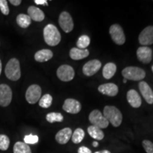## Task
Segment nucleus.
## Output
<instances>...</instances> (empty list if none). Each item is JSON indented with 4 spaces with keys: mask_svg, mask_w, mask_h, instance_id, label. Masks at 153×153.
<instances>
[{
    "mask_svg": "<svg viewBox=\"0 0 153 153\" xmlns=\"http://www.w3.org/2000/svg\"><path fill=\"white\" fill-rule=\"evenodd\" d=\"M44 41L50 46H56L61 41V35L57 27L53 24H48L43 29Z\"/></svg>",
    "mask_w": 153,
    "mask_h": 153,
    "instance_id": "f257e3e1",
    "label": "nucleus"
},
{
    "mask_svg": "<svg viewBox=\"0 0 153 153\" xmlns=\"http://www.w3.org/2000/svg\"><path fill=\"white\" fill-rule=\"evenodd\" d=\"M104 116L108 123L114 127H118L122 123L123 116L119 109L114 106H106L104 108Z\"/></svg>",
    "mask_w": 153,
    "mask_h": 153,
    "instance_id": "f03ea898",
    "label": "nucleus"
},
{
    "mask_svg": "<svg viewBox=\"0 0 153 153\" xmlns=\"http://www.w3.org/2000/svg\"><path fill=\"white\" fill-rule=\"evenodd\" d=\"M5 74L11 81H17L20 79L22 75L20 63L16 58H11L7 62L5 68Z\"/></svg>",
    "mask_w": 153,
    "mask_h": 153,
    "instance_id": "7ed1b4c3",
    "label": "nucleus"
},
{
    "mask_svg": "<svg viewBox=\"0 0 153 153\" xmlns=\"http://www.w3.org/2000/svg\"><path fill=\"white\" fill-rule=\"evenodd\" d=\"M122 74L124 79L133 80V81H140L145 77V72L142 68L138 67H127L122 71Z\"/></svg>",
    "mask_w": 153,
    "mask_h": 153,
    "instance_id": "20e7f679",
    "label": "nucleus"
},
{
    "mask_svg": "<svg viewBox=\"0 0 153 153\" xmlns=\"http://www.w3.org/2000/svg\"><path fill=\"white\" fill-rule=\"evenodd\" d=\"M89 120L92 126L98 127L100 129L106 128L109 124L104 115L101 114L100 111L97 109L94 110L90 113L89 116Z\"/></svg>",
    "mask_w": 153,
    "mask_h": 153,
    "instance_id": "39448f33",
    "label": "nucleus"
},
{
    "mask_svg": "<svg viewBox=\"0 0 153 153\" xmlns=\"http://www.w3.org/2000/svg\"><path fill=\"white\" fill-rule=\"evenodd\" d=\"M109 33L113 41L117 45H123L126 42V36L121 26L118 24H113L109 28Z\"/></svg>",
    "mask_w": 153,
    "mask_h": 153,
    "instance_id": "423d86ee",
    "label": "nucleus"
},
{
    "mask_svg": "<svg viewBox=\"0 0 153 153\" xmlns=\"http://www.w3.org/2000/svg\"><path fill=\"white\" fill-rule=\"evenodd\" d=\"M41 88L38 85H32L28 88L26 92V99L30 104H34L40 100L41 97Z\"/></svg>",
    "mask_w": 153,
    "mask_h": 153,
    "instance_id": "0eeeda50",
    "label": "nucleus"
},
{
    "mask_svg": "<svg viewBox=\"0 0 153 153\" xmlns=\"http://www.w3.org/2000/svg\"><path fill=\"white\" fill-rule=\"evenodd\" d=\"M74 70L72 67L68 65H62L57 70V77L62 82H70L74 79Z\"/></svg>",
    "mask_w": 153,
    "mask_h": 153,
    "instance_id": "6e6552de",
    "label": "nucleus"
},
{
    "mask_svg": "<svg viewBox=\"0 0 153 153\" xmlns=\"http://www.w3.org/2000/svg\"><path fill=\"white\" fill-rule=\"evenodd\" d=\"M60 28L65 33H70L74 28V23L71 15L67 11H63L60 14L58 19Z\"/></svg>",
    "mask_w": 153,
    "mask_h": 153,
    "instance_id": "1a4fd4ad",
    "label": "nucleus"
},
{
    "mask_svg": "<svg viewBox=\"0 0 153 153\" xmlns=\"http://www.w3.org/2000/svg\"><path fill=\"white\" fill-rule=\"evenodd\" d=\"M12 100V91L9 85H0V106H8Z\"/></svg>",
    "mask_w": 153,
    "mask_h": 153,
    "instance_id": "9d476101",
    "label": "nucleus"
},
{
    "mask_svg": "<svg viewBox=\"0 0 153 153\" xmlns=\"http://www.w3.org/2000/svg\"><path fill=\"white\" fill-rule=\"evenodd\" d=\"M138 41L143 46L153 44V26H147L141 31L139 35Z\"/></svg>",
    "mask_w": 153,
    "mask_h": 153,
    "instance_id": "9b49d317",
    "label": "nucleus"
},
{
    "mask_svg": "<svg viewBox=\"0 0 153 153\" xmlns=\"http://www.w3.org/2000/svg\"><path fill=\"white\" fill-rule=\"evenodd\" d=\"M101 62L98 60H92L87 62L82 68V72L85 75L91 76L97 73L100 70Z\"/></svg>",
    "mask_w": 153,
    "mask_h": 153,
    "instance_id": "f8f14e48",
    "label": "nucleus"
},
{
    "mask_svg": "<svg viewBox=\"0 0 153 153\" xmlns=\"http://www.w3.org/2000/svg\"><path fill=\"white\" fill-rule=\"evenodd\" d=\"M63 110L72 114H78L82 108L79 101L74 99H67L62 105Z\"/></svg>",
    "mask_w": 153,
    "mask_h": 153,
    "instance_id": "ddd939ff",
    "label": "nucleus"
},
{
    "mask_svg": "<svg viewBox=\"0 0 153 153\" xmlns=\"http://www.w3.org/2000/svg\"><path fill=\"white\" fill-rule=\"evenodd\" d=\"M136 55L139 61L144 64H148L152 60V51L148 46H141L137 48Z\"/></svg>",
    "mask_w": 153,
    "mask_h": 153,
    "instance_id": "4468645a",
    "label": "nucleus"
},
{
    "mask_svg": "<svg viewBox=\"0 0 153 153\" xmlns=\"http://www.w3.org/2000/svg\"><path fill=\"white\" fill-rule=\"evenodd\" d=\"M139 89L141 94L149 104H153V91L147 82H140L139 83Z\"/></svg>",
    "mask_w": 153,
    "mask_h": 153,
    "instance_id": "2eb2a0df",
    "label": "nucleus"
},
{
    "mask_svg": "<svg viewBox=\"0 0 153 153\" xmlns=\"http://www.w3.org/2000/svg\"><path fill=\"white\" fill-rule=\"evenodd\" d=\"M98 90L102 94L109 96V97H115L118 92V87L114 83H107L99 86Z\"/></svg>",
    "mask_w": 153,
    "mask_h": 153,
    "instance_id": "dca6fc26",
    "label": "nucleus"
},
{
    "mask_svg": "<svg viewBox=\"0 0 153 153\" xmlns=\"http://www.w3.org/2000/svg\"><path fill=\"white\" fill-rule=\"evenodd\" d=\"M72 131L70 128H65L60 131H58L55 135V140L59 144L65 145L68 143L70 139L72 137Z\"/></svg>",
    "mask_w": 153,
    "mask_h": 153,
    "instance_id": "f3484780",
    "label": "nucleus"
},
{
    "mask_svg": "<svg viewBox=\"0 0 153 153\" xmlns=\"http://www.w3.org/2000/svg\"><path fill=\"white\" fill-rule=\"evenodd\" d=\"M127 100L129 104L133 108H139L142 104L140 96L135 89H131L127 93Z\"/></svg>",
    "mask_w": 153,
    "mask_h": 153,
    "instance_id": "a211bd4d",
    "label": "nucleus"
},
{
    "mask_svg": "<svg viewBox=\"0 0 153 153\" xmlns=\"http://www.w3.org/2000/svg\"><path fill=\"white\" fill-rule=\"evenodd\" d=\"M27 11L28 16L31 19V20L35 21V22H42L45 19V14L43 11L34 6H30L28 7Z\"/></svg>",
    "mask_w": 153,
    "mask_h": 153,
    "instance_id": "6ab92c4d",
    "label": "nucleus"
},
{
    "mask_svg": "<svg viewBox=\"0 0 153 153\" xmlns=\"http://www.w3.org/2000/svg\"><path fill=\"white\" fill-rule=\"evenodd\" d=\"M53 57V53L51 50L48 49H43L41 51H38L34 55V58L37 62H46L51 60Z\"/></svg>",
    "mask_w": 153,
    "mask_h": 153,
    "instance_id": "aec40b11",
    "label": "nucleus"
},
{
    "mask_svg": "<svg viewBox=\"0 0 153 153\" xmlns=\"http://www.w3.org/2000/svg\"><path fill=\"white\" fill-rule=\"evenodd\" d=\"M89 52L87 49H79L73 48L70 51V57L72 60H79L89 56Z\"/></svg>",
    "mask_w": 153,
    "mask_h": 153,
    "instance_id": "412c9836",
    "label": "nucleus"
},
{
    "mask_svg": "<svg viewBox=\"0 0 153 153\" xmlns=\"http://www.w3.org/2000/svg\"><path fill=\"white\" fill-rule=\"evenodd\" d=\"M116 72V65L113 62H108L106 64L103 68L102 74L105 79H109L112 78Z\"/></svg>",
    "mask_w": 153,
    "mask_h": 153,
    "instance_id": "4be33fe9",
    "label": "nucleus"
},
{
    "mask_svg": "<svg viewBox=\"0 0 153 153\" xmlns=\"http://www.w3.org/2000/svg\"><path fill=\"white\" fill-rule=\"evenodd\" d=\"M87 131L88 133L89 134V135L94 139L98 140H101L102 139H104V132L102 131V130L98 127H96V126L91 125L88 127Z\"/></svg>",
    "mask_w": 153,
    "mask_h": 153,
    "instance_id": "5701e85b",
    "label": "nucleus"
},
{
    "mask_svg": "<svg viewBox=\"0 0 153 153\" xmlns=\"http://www.w3.org/2000/svg\"><path fill=\"white\" fill-rule=\"evenodd\" d=\"M16 23L20 27L26 28L31 24V19L27 14H20L16 17Z\"/></svg>",
    "mask_w": 153,
    "mask_h": 153,
    "instance_id": "b1692460",
    "label": "nucleus"
},
{
    "mask_svg": "<svg viewBox=\"0 0 153 153\" xmlns=\"http://www.w3.org/2000/svg\"><path fill=\"white\" fill-rule=\"evenodd\" d=\"M14 153H32L29 145L23 142H16L14 145Z\"/></svg>",
    "mask_w": 153,
    "mask_h": 153,
    "instance_id": "393cba45",
    "label": "nucleus"
},
{
    "mask_svg": "<svg viewBox=\"0 0 153 153\" xmlns=\"http://www.w3.org/2000/svg\"><path fill=\"white\" fill-rule=\"evenodd\" d=\"M85 131L82 128H76L72 135V140L75 144L80 143L85 137Z\"/></svg>",
    "mask_w": 153,
    "mask_h": 153,
    "instance_id": "a878e982",
    "label": "nucleus"
},
{
    "mask_svg": "<svg viewBox=\"0 0 153 153\" xmlns=\"http://www.w3.org/2000/svg\"><path fill=\"white\" fill-rule=\"evenodd\" d=\"M53 102V97L51 94H46L43 95L39 100V106L44 108H48L51 106Z\"/></svg>",
    "mask_w": 153,
    "mask_h": 153,
    "instance_id": "bb28decb",
    "label": "nucleus"
},
{
    "mask_svg": "<svg viewBox=\"0 0 153 153\" xmlns=\"http://www.w3.org/2000/svg\"><path fill=\"white\" fill-rule=\"evenodd\" d=\"M64 118L60 113L51 112L46 115V120L49 123H53L55 122H62Z\"/></svg>",
    "mask_w": 153,
    "mask_h": 153,
    "instance_id": "cd10ccee",
    "label": "nucleus"
},
{
    "mask_svg": "<svg viewBox=\"0 0 153 153\" xmlns=\"http://www.w3.org/2000/svg\"><path fill=\"white\" fill-rule=\"evenodd\" d=\"M90 44V38L87 35L81 36L76 42V46L79 49H86Z\"/></svg>",
    "mask_w": 153,
    "mask_h": 153,
    "instance_id": "c85d7f7f",
    "label": "nucleus"
},
{
    "mask_svg": "<svg viewBox=\"0 0 153 153\" xmlns=\"http://www.w3.org/2000/svg\"><path fill=\"white\" fill-rule=\"evenodd\" d=\"M9 144H10V140L9 137L4 134H0V150L2 151L7 150Z\"/></svg>",
    "mask_w": 153,
    "mask_h": 153,
    "instance_id": "c756f323",
    "label": "nucleus"
},
{
    "mask_svg": "<svg viewBox=\"0 0 153 153\" xmlns=\"http://www.w3.org/2000/svg\"><path fill=\"white\" fill-rule=\"evenodd\" d=\"M24 143L26 144H36L38 142V137L37 135H27L24 137Z\"/></svg>",
    "mask_w": 153,
    "mask_h": 153,
    "instance_id": "7c9ffc66",
    "label": "nucleus"
},
{
    "mask_svg": "<svg viewBox=\"0 0 153 153\" xmlns=\"http://www.w3.org/2000/svg\"><path fill=\"white\" fill-rule=\"evenodd\" d=\"M0 10L4 15H9V8L7 0H0Z\"/></svg>",
    "mask_w": 153,
    "mask_h": 153,
    "instance_id": "2f4dec72",
    "label": "nucleus"
},
{
    "mask_svg": "<svg viewBox=\"0 0 153 153\" xmlns=\"http://www.w3.org/2000/svg\"><path fill=\"white\" fill-rule=\"evenodd\" d=\"M143 146L147 153H153V143L148 140L143 141Z\"/></svg>",
    "mask_w": 153,
    "mask_h": 153,
    "instance_id": "473e14b6",
    "label": "nucleus"
},
{
    "mask_svg": "<svg viewBox=\"0 0 153 153\" xmlns=\"http://www.w3.org/2000/svg\"><path fill=\"white\" fill-rule=\"evenodd\" d=\"M78 153H91V151L89 150V148H87L85 146L80 147V148L78 149Z\"/></svg>",
    "mask_w": 153,
    "mask_h": 153,
    "instance_id": "72a5a7b5",
    "label": "nucleus"
},
{
    "mask_svg": "<svg viewBox=\"0 0 153 153\" xmlns=\"http://www.w3.org/2000/svg\"><path fill=\"white\" fill-rule=\"evenodd\" d=\"M34 1H35V3L38 5H40V4L46 5V6L48 5V1L46 0H35Z\"/></svg>",
    "mask_w": 153,
    "mask_h": 153,
    "instance_id": "f704fd0d",
    "label": "nucleus"
},
{
    "mask_svg": "<svg viewBox=\"0 0 153 153\" xmlns=\"http://www.w3.org/2000/svg\"><path fill=\"white\" fill-rule=\"evenodd\" d=\"M9 2H10L12 5L17 7V6L20 5L21 4H22V0H10V1H9Z\"/></svg>",
    "mask_w": 153,
    "mask_h": 153,
    "instance_id": "c9c22d12",
    "label": "nucleus"
},
{
    "mask_svg": "<svg viewBox=\"0 0 153 153\" xmlns=\"http://www.w3.org/2000/svg\"><path fill=\"white\" fill-rule=\"evenodd\" d=\"M94 153H111L108 150H101L99 151V152H96Z\"/></svg>",
    "mask_w": 153,
    "mask_h": 153,
    "instance_id": "e433bc0d",
    "label": "nucleus"
},
{
    "mask_svg": "<svg viewBox=\"0 0 153 153\" xmlns=\"http://www.w3.org/2000/svg\"><path fill=\"white\" fill-rule=\"evenodd\" d=\"M92 145H93V146L94 147V148H97V147L99 146V143H98V142H97V141H94V142H93Z\"/></svg>",
    "mask_w": 153,
    "mask_h": 153,
    "instance_id": "4c0bfd02",
    "label": "nucleus"
},
{
    "mask_svg": "<svg viewBox=\"0 0 153 153\" xmlns=\"http://www.w3.org/2000/svg\"><path fill=\"white\" fill-rule=\"evenodd\" d=\"M1 69H2V65H1V61L0 60V74L1 73Z\"/></svg>",
    "mask_w": 153,
    "mask_h": 153,
    "instance_id": "58836bf2",
    "label": "nucleus"
},
{
    "mask_svg": "<svg viewBox=\"0 0 153 153\" xmlns=\"http://www.w3.org/2000/svg\"><path fill=\"white\" fill-rule=\"evenodd\" d=\"M123 83H126V82H127V79H123Z\"/></svg>",
    "mask_w": 153,
    "mask_h": 153,
    "instance_id": "ea45409f",
    "label": "nucleus"
},
{
    "mask_svg": "<svg viewBox=\"0 0 153 153\" xmlns=\"http://www.w3.org/2000/svg\"><path fill=\"white\" fill-rule=\"evenodd\" d=\"M152 72H153V65L152 66Z\"/></svg>",
    "mask_w": 153,
    "mask_h": 153,
    "instance_id": "a19ab883",
    "label": "nucleus"
}]
</instances>
